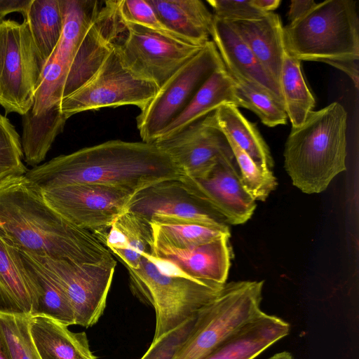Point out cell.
<instances>
[{"instance_id":"1f68e13d","label":"cell","mask_w":359,"mask_h":359,"mask_svg":"<svg viewBox=\"0 0 359 359\" xmlns=\"http://www.w3.org/2000/svg\"><path fill=\"white\" fill-rule=\"evenodd\" d=\"M230 76L234 82L238 107L254 112L268 127L287 123L288 118L280 102L259 87L241 78Z\"/></svg>"},{"instance_id":"d6a6232c","label":"cell","mask_w":359,"mask_h":359,"mask_svg":"<svg viewBox=\"0 0 359 359\" xmlns=\"http://www.w3.org/2000/svg\"><path fill=\"white\" fill-rule=\"evenodd\" d=\"M226 137L233 151L244 188L255 201H265L278 185L272 170L255 162L231 137Z\"/></svg>"},{"instance_id":"2e32d148","label":"cell","mask_w":359,"mask_h":359,"mask_svg":"<svg viewBox=\"0 0 359 359\" xmlns=\"http://www.w3.org/2000/svg\"><path fill=\"white\" fill-rule=\"evenodd\" d=\"M185 188L230 225L242 224L254 214L256 202L244 188L234 156L219 161L203 177L181 179Z\"/></svg>"},{"instance_id":"d6986e66","label":"cell","mask_w":359,"mask_h":359,"mask_svg":"<svg viewBox=\"0 0 359 359\" xmlns=\"http://www.w3.org/2000/svg\"><path fill=\"white\" fill-rule=\"evenodd\" d=\"M210 39L231 75L259 87L283 104L278 83L227 21L214 17Z\"/></svg>"},{"instance_id":"cb8c5ba5","label":"cell","mask_w":359,"mask_h":359,"mask_svg":"<svg viewBox=\"0 0 359 359\" xmlns=\"http://www.w3.org/2000/svg\"><path fill=\"white\" fill-rule=\"evenodd\" d=\"M224 103L233 104L238 107L233 80L224 65L212 73L156 142L177 134Z\"/></svg>"},{"instance_id":"5b68a950","label":"cell","mask_w":359,"mask_h":359,"mask_svg":"<svg viewBox=\"0 0 359 359\" xmlns=\"http://www.w3.org/2000/svg\"><path fill=\"white\" fill-rule=\"evenodd\" d=\"M126 269L133 294L155 311L153 341L197 316L222 288L174 273L148 253L136 269Z\"/></svg>"},{"instance_id":"7c38bea8","label":"cell","mask_w":359,"mask_h":359,"mask_svg":"<svg viewBox=\"0 0 359 359\" xmlns=\"http://www.w3.org/2000/svg\"><path fill=\"white\" fill-rule=\"evenodd\" d=\"M123 22L126 32L117 44L123 62L159 88L203 47L179 42L141 25Z\"/></svg>"},{"instance_id":"7a4b0ae2","label":"cell","mask_w":359,"mask_h":359,"mask_svg":"<svg viewBox=\"0 0 359 359\" xmlns=\"http://www.w3.org/2000/svg\"><path fill=\"white\" fill-rule=\"evenodd\" d=\"M0 233L18 250L79 264L114 257L90 231L65 219L25 175L0 184Z\"/></svg>"},{"instance_id":"e0dca14e","label":"cell","mask_w":359,"mask_h":359,"mask_svg":"<svg viewBox=\"0 0 359 359\" xmlns=\"http://www.w3.org/2000/svg\"><path fill=\"white\" fill-rule=\"evenodd\" d=\"M229 236H222L203 245L177 249L154 241L151 255L176 274L222 287L231 266Z\"/></svg>"},{"instance_id":"4316f807","label":"cell","mask_w":359,"mask_h":359,"mask_svg":"<svg viewBox=\"0 0 359 359\" xmlns=\"http://www.w3.org/2000/svg\"><path fill=\"white\" fill-rule=\"evenodd\" d=\"M217 126L255 162L271 169L274 162L269 147L256 125L248 121L233 104H221L215 111Z\"/></svg>"},{"instance_id":"f6af8a7d","label":"cell","mask_w":359,"mask_h":359,"mask_svg":"<svg viewBox=\"0 0 359 359\" xmlns=\"http://www.w3.org/2000/svg\"><path fill=\"white\" fill-rule=\"evenodd\" d=\"M269 359H294L292 355L287 351H283L272 355Z\"/></svg>"},{"instance_id":"52a82bcc","label":"cell","mask_w":359,"mask_h":359,"mask_svg":"<svg viewBox=\"0 0 359 359\" xmlns=\"http://www.w3.org/2000/svg\"><path fill=\"white\" fill-rule=\"evenodd\" d=\"M44 62L25 20L0 21V104L21 116L32 107Z\"/></svg>"},{"instance_id":"ffe728a7","label":"cell","mask_w":359,"mask_h":359,"mask_svg":"<svg viewBox=\"0 0 359 359\" xmlns=\"http://www.w3.org/2000/svg\"><path fill=\"white\" fill-rule=\"evenodd\" d=\"M290 330L287 322L262 311L201 359H255Z\"/></svg>"},{"instance_id":"f546056e","label":"cell","mask_w":359,"mask_h":359,"mask_svg":"<svg viewBox=\"0 0 359 359\" xmlns=\"http://www.w3.org/2000/svg\"><path fill=\"white\" fill-rule=\"evenodd\" d=\"M19 251L35 274L41 287L36 313L48 316L67 326L75 325L73 310L57 279L34 254L24 250Z\"/></svg>"},{"instance_id":"277c9868","label":"cell","mask_w":359,"mask_h":359,"mask_svg":"<svg viewBox=\"0 0 359 359\" xmlns=\"http://www.w3.org/2000/svg\"><path fill=\"white\" fill-rule=\"evenodd\" d=\"M286 51L302 61L359 60V18L356 2L316 3L297 20L283 27Z\"/></svg>"},{"instance_id":"e575fe53","label":"cell","mask_w":359,"mask_h":359,"mask_svg":"<svg viewBox=\"0 0 359 359\" xmlns=\"http://www.w3.org/2000/svg\"><path fill=\"white\" fill-rule=\"evenodd\" d=\"M68 72L53 55L45 64L31 108L34 116L44 114L62 99Z\"/></svg>"},{"instance_id":"484cf974","label":"cell","mask_w":359,"mask_h":359,"mask_svg":"<svg viewBox=\"0 0 359 359\" xmlns=\"http://www.w3.org/2000/svg\"><path fill=\"white\" fill-rule=\"evenodd\" d=\"M59 104L39 116H34L31 109L22 116L21 144L23 159L28 165H39L63 131L67 119L60 112Z\"/></svg>"},{"instance_id":"ab89813d","label":"cell","mask_w":359,"mask_h":359,"mask_svg":"<svg viewBox=\"0 0 359 359\" xmlns=\"http://www.w3.org/2000/svg\"><path fill=\"white\" fill-rule=\"evenodd\" d=\"M358 60H330L325 63L328 64L347 74L353 82L356 89H358L359 82Z\"/></svg>"},{"instance_id":"4dcf8cb0","label":"cell","mask_w":359,"mask_h":359,"mask_svg":"<svg viewBox=\"0 0 359 359\" xmlns=\"http://www.w3.org/2000/svg\"><path fill=\"white\" fill-rule=\"evenodd\" d=\"M151 224L154 242L181 250L203 245L222 236H231L230 231L196 223L168 220Z\"/></svg>"},{"instance_id":"f35d334b","label":"cell","mask_w":359,"mask_h":359,"mask_svg":"<svg viewBox=\"0 0 359 359\" xmlns=\"http://www.w3.org/2000/svg\"><path fill=\"white\" fill-rule=\"evenodd\" d=\"M215 18L226 21L258 20L267 13L255 6L251 0H208Z\"/></svg>"},{"instance_id":"60d3db41","label":"cell","mask_w":359,"mask_h":359,"mask_svg":"<svg viewBox=\"0 0 359 359\" xmlns=\"http://www.w3.org/2000/svg\"><path fill=\"white\" fill-rule=\"evenodd\" d=\"M32 0H0V21L7 14L13 12H19L23 16Z\"/></svg>"},{"instance_id":"6da1fadb","label":"cell","mask_w":359,"mask_h":359,"mask_svg":"<svg viewBox=\"0 0 359 359\" xmlns=\"http://www.w3.org/2000/svg\"><path fill=\"white\" fill-rule=\"evenodd\" d=\"M184 176L175 160L155 143L120 140L60 155L25 174L41 189L72 184H95L133 194Z\"/></svg>"},{"instance_id":"ee69618b","label":"cell","mask_w":359,"mask_h":359,"mask_svg":"<svg viewBox=\"0 0 359 359\" xmlns=\"http://www.w3.org/2000/svg\"><path fill=\"white\" fill-rule=\"evenodd\" d=\"M0 359H11L6 344L0 332Z\"/></svg>"},{"instance_id":"4fadbf2b","label":"cell","mask_w":359,"mask_h":359,"mask_svg":"<svg viewBox=\"0 0 359 359\" xmlns=\"http://www.w3.org/2000/svg\"><path fill=\"white\" fill-rule=\"evenodd\" d=\"M127 211L149 221L177 220L230 231L224 219L191 194L181 180L163 181L135 194Z\"/></svg>"},{"instance_id":"8992f818","label":"cell","mask_w":359,"mask_h":359,"mask_svg":"<svg viewBox=\"0 0 359 359\" xmlns=\"http://www.w3.org/2000/svg\"><path fill=\"white\" fill-rule=\"evenodd\" d=\"M264 280L226 283L216 297L201 309L193 331L173 359H201L257 317Z\"/></svg>"},{"instance_id":"ac0fdd59","label":"cell","mask_w":359,"mask_h":359,"mask_svg":"<svg viewBox=\"0 0 359 359\" xmlns=\"http://www.w3.org/2000/svg\"><path fill=\"white\" fill-rule=\"evenodd\" d=\"M41 287L20 251L0 233V309L37 313Z\"/></svg>"},{"instance_id":"f1b7e54d","label":"cell","mask_w":359,"mask_h":359,"mask_svg":"<svg viewBox=\"0 0 359 359\" xmlns=\"http://www.w3.org/2000/svg\"><path fill=\"white\" fill-rule=\"evenodd\" d=\"M279 86L284 108L292 128L300 126L313 111L316 100L309 89L301 70V61L285 50Z\"/></svg>"},{"instance_id":"5bb4252c","label":"cell","mask_w":359,"mask_h":359,"mask_svg":"<svg viewBox=\"0 0 359 359\" xmlns=\"http://www.w3.org/2000/svg\"><path fill=\"white\" fill-rule=\"evenodd\" d=\"M214 111L177 134L154 142L175 160L184 176L202 177L219 161L234 156Z\"/></svg>"},{"instance_id":"836d02e7","label":"cell","mask_w":359,"mask_h":359,"mask_svg":"<svg viewBox=\"0 0 359 359\" xmlns=\"http://www.w3.org/2000/svg\"><path fill=\"white\" fill-rule=\"evenodd\" d=\"M30 316L0 309V332L11 359H41L30 334Z\"/></svg>"},{"instance_id":"b9f144b4","label":"cell","mask_w":359,"mask_h":359,"mask_svg":"<svg viewBox=\"0 0 359 359\" xmlns=\"http://www.w3.org/2000/svg\"><path fill=\"white\" fill-rule=\"evenodd\" d=\"M316 2L313 0H292L290 2L288 11L290 23L297 20L306 13Z\"/></svg>"},{"instance_id":"44dd1931","label":"cell","mask_w":359,"mask_h":359,"mask_svg":"<svg viewBox=\"0 0 359 359\" xmlns=\"http://www.w3.org/2000/svg\"><path fill=\"white\" fill-rule=\"evenodd\" d=\"M227 22L279 85L285 53L283 26L279 15L272 11L258 20Z\"/></svg>"},{"instance_id":"3957f363","label":"cell","mask_w":359,"mask_h":359,"mask_svg":"<svg viewBox=\"0 0 359 359\" xmlns=\"http://www.w3.org/2000/svg\"><path fill=\"white\" fill-rule=\"evenodd\" d=\"M347 112L334 102L311 111L292 128L284 149V167L292 184L304 194H319L346 170Z\"/></svg>"},{"instance_id":"9c48e42d","label":"cell","mask_w":359,"mask_h":359,"mask_svg":"<svg viewBox=\"0 0 359 359\" xmlns=\"http://www.w3.org/2000/svg\"><path fill=\"white\" fill-rule=\"evenodd\" d=\"M224 66L212 40L177 70L137 116L142 142L154 143L168 126L185 109L199 88Z\"/></svg>"},{"instance_id":"7402d4cb","label":"cell","mask_w":359,"mask_h":359,"mask_svg":"<svg viewBox=\"0 0 359 359\" xmlns=\"http://www.w3.org/2000/svg\"><path fill=\"white\" fill-rule=\"evenodd\" d=\"M29 330L41 359H97L85 332H72L48 316L31 315Z\"/></svg>"},{"instance_id":"74e56055","label":"cell","mask_w":359,"mask_h":359,"mask_svg":"<svg viewBox=\"0 0 359 359\" xmlns=\"http://www.w3.org/2000/svg\"><path fill=\"white\" fill-rule=\"evenodd\" d=\"M197 316L163 334L152 343L141 359H173L191 334Z\"/></svg>"},{"instance_id":"9a60e30c","label":"cell","mask_w":359,"mask_h":359,"mask_svg":"<svg viewBox=\"0 0 359 359\" xmlns=\"http://www.w3.org/2000/svg\"><path fill=\"white\" fill-rule=\"evenodd\" d=\"M125 32L120 1H102L71 64L62 98L81 87L97 72Z\"/></svg>"},{"instance_id":"ba28073f","label":"cell","mask_w":359,"mask_h":359,"mask_svg":"<svg viewBox=\"0 0 359 359\" xmlns=\"http://www.w3.org/2000/svg\"><path fill=\"white\" fill-rule=\"evenodd\" d=\"M117 44L86 83L61 100L60 110L67 120L74 114L102 108L134 105L142 109L156 95L158 86L130 70Z\"/></svg>"},{"instance_id":"83f0119b","label":"cell","mask_w":359,"mask_h":359,"mask_svg":"<svg viewBox=\"0 0 359 359\" xmlns=\"http://www.w3.org/2000/svg\"><path fill=\"white\" fill-rule=\"evenodd\" d=\"M23 17L45 65L55 50L62 31L61 0H32Z\"/></svg>"},{"instance_id":"7bdbcfd3","label":"cell","mask_w":359,"mask_h":359,"mask_svg":"<svg viewBox=\"0 0 359 359\" xmlns=\"http://www.w3.org/2000/svg\"><path fill=\"white\" fill-rule=\"evenodd\" d=\"M251 1L255 6L266 13L276 10L281 3L280 0H251Z\"/></svg>"},{"instance_id":"8fae6325","label":"cell","mask_w":359,"mask_h":359,"mask_svg":"<svg viewBox=\"0 0 359 359\" xmlns=\"http://www.w3.org/2000/svg\"><path fill=\"white\" fill-rule=\"evenodd\" d=\"M34 255L62 286L74 312L75 325L88 327L97 323L106 306L115 259L79 264Z\"/></svg>"},{"instance_id":"d4e9b609","label":"cell","mask_w":359,"mask_h":359,"mask_svg":"<svg viewBox=\"0 0 359 359\" xmlns=\"http://www.w3.org/2000/svg\"><path fill=\"white\" fill-rule=\"evenodd\" d=\"M154 233L150 221L126 211L110 226L104 245L126 268L136 269L144 254H151Z\"/></svg>"},{"instance_id":"8d00e7d4","label":"cell","mask_w":359,"mask_h":359,"mask_svg":"<svg viewBox=\"0 0 359 359\" xmlns=\"http://www.w3.org/2000/svg\"><path fill=\"white\" fill-rule=\"evenodd\" d=\"M120 13L125 22L141 25L172 40L191 44L161 20L147 0H120Z\"/></svg>"},{"instance_id":"d590c367","label":"cell","mask_w":359,"mask_h":359,"mask_svg":"<svg viewBox=\"0 0 359 359\" xmlns=\"http://www.w3.org/2000/svg\"><path fill=\"white\" fill-rule=\"evenodd\" d=\"M21 139L15 126L0 114V184L5 180L25 175Z\"/></svg>"},{"instance_id":"30bf717a","label":"cell","mask_w":359,"mask_h":359,"mask_svg":"<svg viewBox=\"0 0 359 359\" xmlns=\"http://www.w3.org/2000/svg\"><path fill=\"white\" fill-rule=\"evenodd\" d=\"M41 191L48 204L65 219L78 227L99 233L109 229L127 211L134 195L95 184H72Z\"/></svg>"},{"instance_id":"603a6c76","label":"cell","mask_w":359,"mask_h":359,"mask_svg":"<svg viewBox=\"0 0 359 359\" xmlns=\"http://www.w3.org/2000/svg\"><path fill=\"white\" fill-rule=\"evenodd\" d=\"M161 20L189 43L204 46L210 41L214 19L201 0H147Z\"/></svg>"}]
</instances>
